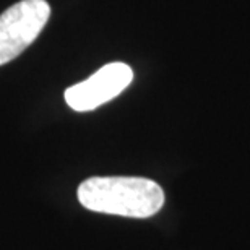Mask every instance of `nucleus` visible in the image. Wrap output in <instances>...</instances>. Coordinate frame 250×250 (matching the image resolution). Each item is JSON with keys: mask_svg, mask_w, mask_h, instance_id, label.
<instances>
[{"mask_svg": "<svg viewBox=\"0 0 250 250\" xmlns=\"http://www.w3.org/2000/svg\"><path fill=\"white\" fill-rule=\"evenodd\" d=\"M78 200L94 213L125 218L154 216L164 205V192L145 177H89L78 187Z\"/></svg>", "mask_w": 250, "mask_h": 250, "instance_id": "nucleus-1", "label": "nucleus"}, {"mask_svg": "<svg viewBox=\"0 0 250 250\" xmlns=\"http://www.w3.org/2000/svg\"><path fill=\"white\" fill-rule=\"evenodd\" d=\"M51 17L46 0H21L0 15V65L17 59L36 41Z\"/></svg>", "mask_w": 250, "mask_h": 250, "instance_id": "nucleus-2", "label": "nucleus"}, {"mask_svg": "<svg viewBox=\"0 0 250 250\" xmlns=\"http://www.w3.org/2000/svg\"><path fill=\"white\" fill-rule=\"evenodd\" d=\"M133 70L124 62L104 65L88 80L65 89V101L73 111H93L119 96L132 83Z\"/></svg>", "mask_w": 250, "mask_h": 250, "instance_id": "nucleus-3", "label": "nucleus"}]
</instances>
